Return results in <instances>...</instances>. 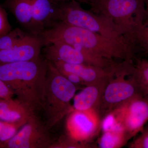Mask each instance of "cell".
I'll return each mask as SVG.
<instances>
[{
    "label": "cell",
    "mask_w": 148,
    "mask_h": 148,
    "mask_svg": "<svg viewBox=\"0 0 148 148\" xmlns=\"http://www.w3.org/2000/svg\"><path fill=\"white\" fill-rule=\"evenodd\" d=\"M40 36L44 46L61 41L86 54L110 59L119 58L132 64L135 59V54L127 45L63 21H57Z\"/></svg>",
    "instance_id": "6da1fadb"
},
{
    "label": "cell",
    "mask_w": 148,
    "mask_h": 148,
    "mask_svg": "<svg viewBox=\"0 0 148 148\" xmlns=\"http://www.w3.org/2000/svg\"><path fill=\"white\" fill-rule=\"evenodd\" d=\"M19 129L16 125L0 120V146L12 138Z\"/></svg>",
    "instance_id": "d6986e66"
},
{
    "label": "cell",
    "mask_w": 148,
    "mask_h": 148,
    "mask_svg": "<svg viewBox=\"0 0 148 148\" xmlns=\"http://www.w3.org/2000/svg\"><path fill=\"white\" fill-rule=\"evenodd\" d=\"M36 114L16 99H0V120L16 125L19 128Z\"/></svg>",
    "instance_id": "5bb4252c"
},
{
    "label": "cell",
    "mask_w": 148,
    "mask_h": 148,
    "mask_svg": "<svg viewBox=\"0 0 148 148\" xmlns=\"http://www.w3.org/2000/svg\"><path fill=\"white\" fill-rule=\"evenodd\" d=\"M130 147L148 148V130L134 140L130 146Z\"/></svg>",
    "instance_id": "603a6c76"
},
{
    "label": "cell",
    "mask_w": 148,
    "mask_h": 148,
    "mask_svg": "<svg viewBox=\"0 0 148 148\" xmlns=\"http://www.w3.org/2000/svg\"><path fill=\"white\" fill-rule=\"evenodd\" d=\"M52 63L59 72H68L77 75L82 81L85 86L108 82L116 67L109 70L92 65L70 64L62 62Z\"/></svg>",
    "instance_id": "4fadbf2b"
},
{
    "label": "cell",
    "mask_w": 148,
    "mask_h": 148,
    "mask_svg": "<svg viewBox=\"0 0 148 148\" xmlns=\"http://www.w3.org/2000/svg\"><path fill=\"white\" fill-rule=\"evenodd\" d=\"M30 35L20 27L12 29L5 34L0 36V51L12 48Z\"/></svg>",
    "instance_id": "ac0fdd59"
},
{
    "label": "cell",
    "mask_w": 148,
    "mask_h": 148,
    "mask_svg": "<svg viewBox=\"0 0 148 148\" xmlns=\"http://www.w3.org/2000/svg\"><path fill=\"white\" fill-rule=\"evenodd\" d=\"M64 77H66L69 81H70L72 83L76 85H78L84 86L83 82L81 79L77 75L72 73H68V72H60Z\"/></svg>",
    "instance_id": "d4e9b609"
},
{
    "label": "cell",
    "mask_w": 148,
    "mask_h": 148,
    "mask_svg": "<svg viewBox=\"0 0 148 148\" xmlns=\"http://www.w3.org/2000/svg\"><path fill=\"white\" fill-rule=\"evenodd\" d=\"M101 126V117L94 109L85 111L74 109L69 114L66 123L68 136L84 144L95 136Z\"/></svg>",
    "instance_id": "8fae6325"
},
{
    "label": "cell",
    "mask_w": 148,
    "mask_h": 148,
    "mask_svg": "<svg viewBox=\"0 0 148 148\" xmlns=\"http://www.w3.org/2000/svg\"><path fill=\"white\" fill-rule=\"evenodd\" d=\"M13 91L5 83L0 79V99H9L13 98Z\"/></svg>",
    "instance_id": "cb8c5ba5"
},
{
    "label": "cell",
    "mask_w": 148,
    "mask_h": 148,
    "mask_svg": "<svg viewBox=\"0 0 148 148\" xmlns=\"http://www.w3.org/2000/svg\"><path fill=\"white\" fill-rule=\"evenodd\" d=\"M47 61L41 110L44 113L45 122L50 129L74 110L71 101L77 86L64 77L52 62Z\"/></svg>",
    "instance_id": "277c9868"
},
{
    "label": "cell",
    "mask_w": 148,
    "mask_h": 148,
    "mask_svg": "<svg viewBox=\"0 0 148 148\" xmlns=\"http://www.w3.org/2000/svg\"><path fill=\"white\" fill-rule=\"evenodd\" d=\"M87 147L86 144L77 142L67 135L61 137L57 142H53L50 148H83Z\"/></svg>",
    "instance_id": "ffe728a7"
},
{
    "label": "cell",
    "mask_w": 148,
    "mask_h": 148,
    "mask_svg": "<svg viewBox=\"0 0 148 148\" xmlns=\"http://www.w3.org/2000/svg\"><path fill=\"white\" fill-rule=\"evenodd\" d=\"M48 61L41 56L32 61L0 64V79L16 99L35 113L41 110Z\"/></svg>",
    "instance_id": "7a4b0ae2"
},
{
    "label": "cell",
    "mask_w": 148,
    "mask_h": 148,
    "mask_svg": "<svg viewBox=\"0 0 148 148\" xmlns=\"http://www.w3.org/2000/svg\"><path fill=\"white\" fill-rule=\"evenodd\" d=\"M44 47L41 36L31 35L10 49L0 51V64L32 61L39 58Z\"/></svg>",
    "instance_id": "7c38bea8"
},
{
    "label": "cell",
    "mask_w": 148,
    "mask_h": 148,
    "mask_svg": "<svg viewBox=\"0 0 148 148\" xmlns=\"http://www.w3.org/2000/svg\"><path fill=\"white\" fill-rule=\"evenodd\" d=\"M139 42L142 51L148 52V16H146L144 19Z\"/></svg>",
    "instance_id": "44dd1931"
},
{
    "label": "cell",
    "mask_w": 148,
    "mask_h": 148,
    "mask_svg": "<svg viewBox=\"0 0 148 148\" xmlns=\"http://www.w3.org/2000/svg\"><path fill=\"white\" fill-rule=\"evenodd\" d=\"M148 121V100L139 94L105 116L101 127L103 131L114 126L121 127L131 139Z\"/></svg>",
    "instance_id": "ba28073f"
},
{
    "label": "cell",
    "mask_w": 148,
    "mask_h": 148,
    "mask_svg": "<svg viewBox=\"0 0 148 148\" xmlns=\"http://www.w3.org/2000/svg\"><path fill=\"white\" fill-rule=\"evenodd\" d=\"M58 3L55 0H5L4 8L25 32L40 36L58 21Z\"/></svg>",
    "instance_id": "5b68a950"
},
{
    "label": "cell",
    "mask_w": 148,
    "mask_h": 148,
    "mask_svg": "<svg viewBox=\"0 0 148 148\" xmlns=\"http://www.w3.org/2000/svg\"><path fill=\"white\" fill-rule=\"evenodd\" d=\"M49 129L37 114L31 117L1 148H50L53 142Z\"/></svg>",
    "instance_id": "30bf717a"
},
{
    "label": "cell",
    "mask_w": 148,
    "mask_h": 148,
    "mask_svg": "<svg viewBox=\"0 0 148 148\" xmlns=\"http://www.w3.org/2000/svg\"><path fill=\"white\" fill-rule=\"evenodd\" d=\"M11 30V26L9 22L5 10L0 5V36L5 34Z\"/></svg>",
    "instance_id": "7402d4cb"
},
{
    "label": "cell",
    "mask_w": 148,
    "mask_h": 148,
    "mask_svg": "<svg viewBox=\"0 0 148 148\" xmlns=\"http://www.w3.org/2000/svg\"><path fill=\"white\" fill-rule=\"evenodd\" d=\"M107 84L86 86L79 93L74 96V110L85 111L94 109L98 112L101 97Z\"/></svg>",
    "instance_id": "9a60e30c"
},
{
    "label": "cell",
    "mask_w": 148,
    "mask_h": 148,
    "mask_svg": "<svg viewBox=\"0 0 148 148\" xmlns=\"http://www.w3.org/2000/svg\"><path fill=\"white\" fill-rule=\"evenodd\" d=\"M58 21L89 30L127 45L110 19L82 8L79 2L73 0L58 3Z\"/></svg>",
    "instance_id": "8992f818"
},
{
    "label": "cell",
    "mask_w": 148,
    "mask_h": 148,
    "mask_svg": "<svg viewBox=\"0 0 148 148\" xmlns=\"http://www.w3.org/2000/svg\"><path fill=\"white\" fill-rule=\"evenodd\" d=\"M98 140L99 147L119 148L124 146L130 139L121 127L114 126L103 131Z\"/></svg>",
    "instance_id": "2e32d148"
},
{
    "label": "cell",
    "mask_w": 148,
    "mask_h": 148,
    "mask_svg": "<svg viewBox=\"0 0 148 148\" xmlns=\"http://www.w3.org/2000/svg\"><path fill=\"white\" fill-rule=\"evenodd\" d=\"M133 64L123 61L117 65L101 97L98 110L100 117L105 116L131 98L141 94L132 75Z\"/></svg>",
    "instance_id": "52a82bcc"
},
{
    "label": "cell",
    "mask_w": 148,
    "mask_h": 148,
    "mask_svg": "<svg viewBox=\"0 0 148 148\" xmlns=\"http://www.w3.org/2000/svg\"><path fill=\"white\" fill-rule=\"evenodd\" d=\"M90 10L112 22L134 54L141 51L139 39L146 16L145 0H87Z\"/></svg>",
    "instance_id": "3957f363"
},
{
    "label": "cell",
    "mask_w": 148,
    "mask_h": 148,
    "mask_svg": "<svg viewBox=\"0 0 148 148\" xmlns=\"http://www.w3.org/2000/svg\"><path fill=\"white\" fill-rule=\"evenodd\" d=\"M56 2L58 3L63 2L67 1H73V0H55ZM74 1H77L80 3H86L87 0H74Z\"/></svg>",
    "instance_id": "484cf974"
},
{
    "label": "cell",
    "mask_w": 148,
    "mask_h": 148,
    "mask_svg": "<svg viewBox=\"0 0 148 148\" xmlns=\"http://www.w3.org/2000/svg\"><path fill=\"white\" fill-rule=\"evenodd\" d=\"M45 58L51 62L85 64L111 70L117 63L113 59L86 54L67 43L56 41L43 48Z\"/></svg>",
    "instance_id": "9c48e42d"
},
{
    "label": "cell",
    "mask_w": 148,
    "mask_h": 148,
    "mask_svg": "<svg viewBox=\"0 0 148 148\" xmlns=\"http://www.w3.org/2000/svg\"><path fill=\"white\" fill-rule=\"evenodd\" d=\"M145 5L146 16H148V0H145Z\"/></svg>",
    "instance_id": "4316f807"
},
{
    "label": "cell",
    "mask_w": 148,
    "mask_h": 148,
    "mask_svg": "<svg viewBox=\"0 0 148 148\" xmlns=\"http://www.w3.org/2000/svg\"><path fill=\"white\" fill-rule=\"evenodd\" d=\"M132 67V75L137 82L140 93L148 100V61L136 58Z\"/></svg>",
    "instance_id": "e0dca14e"
}]
</instances>
